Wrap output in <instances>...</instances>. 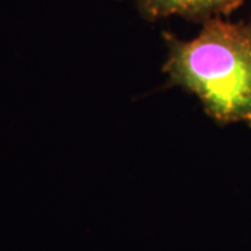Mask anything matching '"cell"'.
Instances as JSON below:
<instances>
[{
  "mask_svg": "<svg viewBox=\"0 0 251 251\" xmlns=\"http://www.w3.org/2000/svg\"><path fill=\"white\" fill-rule=\"evenodd\" d=\"M244 0H135L140 14L148 21H156L171 16L205 23L211 18L232 14Z\"/></svg>",
  "mask_w": 251,
  "mask_h": 251,
  "instance_id": "cell-2",
  "label": "cell"
},
{
  "mask_svg": "<svg viewBox=\"0 0 251 251\" xmlns=\"http://www.w3.org/2000/svg\"><path fill=\"white\" fill-rule=\"evenodd\" d=\"M163 39L169 84L194 94L218 125L242 122L251 127V20L211 18L191 41L168 31Z\"/></svg>",
  "mask_w": 251,
  "mask_h": 251,
  "instance_id": "cell-1",
  "label": "cell"
}]
</instances>
